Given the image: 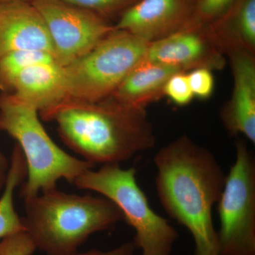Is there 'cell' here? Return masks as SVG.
Listing matches in <instances>:
<instances>
[{
	"label": "cell",
	"mask_w": 255,
	"mask_h": 255,
	"mask_svg": "<svg viewBox=\"0 0 255 255\" xmlns=\"http://www.w3.org/2000/svg\"><path fill=\"white\" fill-rule=\"evenodd\" d=\"M236 160L217 204L219 255H255V159L246 142H236Z\"/></svg>",
	"instance_id": "7"
},
{
	"label": "cell",
	"mask_w": 255,
	"mask_h": 255,
	"mask_svg": "<svg viewBox=\"0 0 255 255\" xmlns=\"http://www.w3.org/2000/svg\"><path fill=\"white\" fill-rule=\"evenodd\" d=\"M2 92L12 94L41 114L68 97L65 69L57 62L33 65L15 76Z\"/></svg>",
	"instance_id": "13"
},
{
	"label": "cell",
	"mask_w": 255,
	"mask_h": 255,
	"mask_svg": "<svg viewBox=\"0 0 255 255\" xmlns=\"http://www.w3.org/2000/svg\"><path fill=\"white\" fill-rule=\"evenodd\" d=\"M142 59L184 72L197 68L220 70L226 64L225 53L215 41L208 25L197 22L149 43Z\"/></svg>",
	"instance_id": "9"
},
{
	"label": "cell",
	"mask_w": 255,
	"mask_h": 255,
	"mask_svg": "<svg viewBox=\"0 0 255 255\" xmlns=\"http://www.w3.org/2000/svg\"><path fill=\"white\" fill-rule=\"evenodd\" d=\"M54 62H57L54 55L43 50H16L8 53L0 58V89L6 91L11 80L25 69Z\"/></svg>",
	"instance_id": "17"
},
{
	"label": "cell",
	"mask_w": 255,
	"mask_h": 255,
	"mask_svg": "<svg viewBox=\"0 0 255 255\" xmlns=\"http://www.w3.org/2000/svg\"><path fill=\"white\" fill-rule=\"evenodd\" d=\"M238 0H198L194 21L209 25L217 21Z\"/></svg>",
	"instance_id": "19"
},
{
	"label": "cell",
	"mask_w": 255,
	"mask_h": 255,
	"mask_svg": "<svg viewBox=\"0 0 255 255\" xmlns=\"http://www.w3.org/2000/svg\"><path fill=\"white\" fill-rule=\"evenodd\" d=\"M164 96L179 107L192 102L194 96L189 85L187 72H177L169 78L164 85Z\"/></svg>",
	"instance_id": "18"
},
{
	"label": "cell",
	"mask_w": 255,
	"mask_h": 255,
	"mask_svg": "<svg viewBox=\"0 0 255 255\" xmlns=\"http://www.w3.org/2000/svg\"><path fill=\"white\" fill-rule=\"evenodd\" d=\"M136 250L137 248L133 242H128V243H124V244L121 245L120 246L109 251L92 250V251L86 252V253H77L71 255H135Z\"/></svg>",
	"instance_id": "23"
},
{
	"label": "cell",
	"mask_w": 255,
	"mask_h": 255,
	"mask_svg": "<svg viewBox=\"0 0 255 255\" xmlns=\"http://www.w3.org/2000/svg\"><path fill=\"white\" fill-rule=\"evenodd\" d=\"M10 1V0H0V1ZM21 1H26V0H21Z\"/></svg>",
	"instance_id": "25"
},
{
	"label": "cell",
	"mask_w": 255,
	"mask_h": 255,
	"mask_svg": "<svg viewBox=\"0 0 255 255\" xmlns=\"http://www.w3.org/2000/svg\"><path fill=\"white\" fill-rule=\"evenodd\" d=\"M46 23L57 63L65 67L88 53L114 26L104 16L61 0H33Z\"/></svg>",
	"instance_id": "8"
},
{
	"label": "cell",
	"mask_w": 255,
	"mask_h": 255,
	"mask_svg": "<svg viewBox=\"0 0 255 255\" xmlns=\"http://www.w3.org/2000/svg\"><path fill=\"white\" fill-rule=\"evenodd\" d=\"M155 188L166 214L190 232L195 255H219L213 208L226 175L214 154L187 135L157 151Z\"/></svg>",
	"instance_id": "1"
},
{
	"label": "cell",
	"mask_w": 255,
	"mask_h": 255,
	"mask_svg": "<svg viewBox=\"0 0 255 255\" xmlns=\"http://www.w3.org/2000/svg\"><path fill=\"white\" fill-rule=\"evenodd\" d=\"M25 231L46 255H71L92 235L113 229L123 214L105 197L55 189L24 199Z\"/></svg>",
	"instance_id": "3"
},
{
	"label": "cell",
	"mask_w": 255,
	"mask_h": 255,
	"mask_svg": "<svg viewBox=\"0 0 255 255\" xmlns=\"http://www.w3.org/2000/svg\"><path fill=\"white\" fill-rule=\"evenodd\" d=\"M149 43L114 28L88 53L64 67L68 97L87 102L109 98L143 58Z\"/></svg>",
	"instance_id": "6"
},
{
	"label": "cell",
	"mask_w": 255,
	"mask_h": 255,
	"mask_svg": "<svg viewBox=\"0 0 255 255\" xmlns=\"http://www.w3.org/2000/svg\"><path fill=\"white\" fill-rule=\"evenodd\" d=\"M180 71L142 59L107 99L124 107L145 110L147 106L164 97L166 82Z\"/></svg>",
	"instance_id": "14"
},
{
	"label": "cell",
	"mask_w": 255,
	"mask_h": 255,
	"mask_svg": "<svg viewBox=\"0 0 255 255\" xmlns=\"http://www.w3.org/2000/svg\"><path fill=\"white\" fill-rule=\"evenodd\" d=\"M208 26L225 55L236 48L255 53V0H238L222 17Z\"/></svg>",
	"instance_id": "15"
},
{
	"label": "cell",
	"mask_w": 255,
	"mask_h": 255,
	"mask_svg": "<svg viewBox=\"0 0 255 255\" xmlns=\"http://www.w3.org/2000/svg\"><path fill=\"white\" fill-rule=\"evenodd\" d=\"M36 247L29 235L19 231L0 241V255H32Z\"/></svg>",
	"instance_id": "21"
},
{
	"label": "cell",
	"mask_w": 255,
	"mask_h": 255,
	"mask_svg": "<svg viewBox=\"0 0 255 255\" xmlns=\"http://www.w3.org/2000/svg\"><path fill=\"white\" fill-rule=\"evenodd\" d=\"M22 50H43L54 55L46 23L31 3L0 1V58Z\"/></svg>",
	"instance_id": "12"
},
{
	"label": "cell",
	"mask_w": 255,
	"mask_h": 255,
	"mask_svg": "<svg viewBox=\"0 0 255 255\" xmlns=\"http://www.w3.org/2000/svg\"><path fill=\"white\" fill-rule=\"evenodd\" d=\"M27 177V165L21 149L16 144L11 159L7 179L0 197V241L19 231H25L22 219L14 206V192Z\"/></svg>",
	"instance_id": "16"
},
{
	"label": "cell",
	"mask_w": 255,
	"mask_h": 255,
	"mask_svg": "<svg viewBox=\"0 0 255 255\" xmlns=\"http://www.w3.org/2000/svg\"><path fill=\"white\" fill-rule=\"evenodd\" d=\"M0 130L16 140L26 159L27 177L20 191L23 199L56 189L61 179L73 184L95 167L57 145L42 125L38 110L8 92L0 94Z\"/></svg>",
	"instance_id": "4"
},
{
	"label": "cell",
	"mask_w": 255,
	"mask_h": 255,
	"mask_svg": "<svg viewBox=\"0 0 255 255\" xmlns=\"http://www.w3.org/2000/svg\"><path fill=\"white\" fill-rule=\"evenodd\" d=\"M212 70L207 68H197L187 72L189 85L194 97L205 100L212 96L215 80Z\"/></svg>",
	"instance_id": "22"
},
{
	"label": "cell",
	"mask_w": 255,
	"mask_h": 255,
	"mask_svg": "<svg viewBox=\"0 0 255 255\" xmlns=\"http://www.w3.org/2000/svg\"><path fill=\"white\" fill-rule=\"evenodd\" d=\"M41 117L56 122L63 142L94 165L120 164L156 143L145 110L110 99L87 102L68 97Z\"/></svg>",
	"instance_id": "2"
},
{
	"label": "cell",
	"mask_w": 255,
	"mask_h": 255,
	"mask_svg": "<svg viewBox=\"0 0 255 255\" xmlns=\"http://www.w3.org/2000/svg\"><path fill=\"white\" fill-rule=\"evenodd\" d=\"M77 188L95 191L114 203L124 221L133 228V243L141 255H171L179 238L177 230L151 208L137 184L134 167L104 164L98 170L85 171L73 183Z\"/></svg>",
	"instance_id": "5"
},
{
	"label": "cell",
	"mask_w": 255,
	"mask_h": 255,
	"mask_svg": "<svg viewBox=\"0 0 255 255\" xmlns=\"http://www.w3.org/2000/svg\"><path fill=\"white\" fill-rule=\"evenodd\" d=\"M230 59L233 89L221 111L223 126L232 136L242 135L255 142V58L249 50L236 48L226 52Z\"/></svg>",
	"instance_id": "11"
},
{
	"label": "cell",
	"mask_w": 255,
	"mask_h": 255,
	"mask_svg": "<svg viewBox=\"0 0 255 255\" xmlns=\"http://www.w3.org/2000/svg\"><path fill=\"white\" fill-rule=\"evenodd\" d=\"M10 161L0 150V191L4 189L9 172Z\"/></svg>",
	"instance_id": "24"
},
{
	"label": "cell",
	"mask_w": 255,
	"mask_h": 255,
	"mask_svg": "<svg viewBox=\"0 0 255 255\" xmlns=\"http://www.w3.org/2000/svg\"><path fill=\"white\" fill-rule=\"evenodd\" d=\"M68 4L90 10L104 16L125 11L139 0H61ZM105 17V16H104Z\"/></svg>",
	"instance_id": "20"
},
{
	"label": "cell",
	"mask_w": 255,
	"mask_h": 255,
	"mask_svg": "<svg viewBox=\"0 0 255 255\" xmlns=\"http://www.w3.org/2000/svg\"><path fill=\"white\" fill-rule=\"evenodd\" d=\"M198 0H139L122 13L114 25L147 43L187 27L195 18Z\"/></svg>",
	"instance_id": "10"
}]
</instances>
